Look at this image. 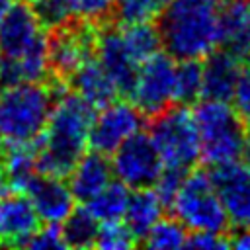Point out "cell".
<instances>
[{"instance_id": "1", "label": "cell", "mask_w": 250, "mask_h": 250, "mask_svg": "<svg viewBox=\"0 0 250 250\" xmlns=\"http://www.w3.org/2000/svg\"><path fill=\"white\" fill-rule=\"evenodd\" d=\"M96 107L78 94H62L53 102L47 123L35 139V168L39 174L66 178L88 146Z\"/></svg>"}, {"instance_id": "2", "label": "cell", "mask_w": 250, "mask_h": 250, "mask_svg": "<svg viewBox=\"0 0 250 250\" xmlns=\"http://www.w3.org/2000/svg\"><path fill=\"white\" fill-rule=\"evenodd\" d=\"M223 0H170L160 12V41L174 59H203L219 47Z\"/></svg>"}, {"instance_id": "3", "label": "cell", "mask_w": 250, "mask_h": 250, "mask_svg": "<svg viewBox=\"0 0 250 250\" xmlns=\"http://www.w3.org/2000/svg\"><path fill=\"white\" fill-rule=\"evenodd\" d=\"M53 102L49 84L41 80L0 88V137L6 143H35Z\"/></svg>"}, {"instance_id": "4", "label": "cell", "mask_w": 250, "mask_h": 250, "mask_svg": "<svg viewBox=\"0 0 250 250\" xmlns=\"http://www.w3.org/2000/svg\"><path fill=\"white\" fill-rule=\"evenodd\" d=\"M193 119L199 135V158L217 166L240 160L246 145V127L230 102H195Z\"/></svg>"}, {"instance_id": "5", "label": "cell", "mask_w": 250, "mask_h": 250, "mask_svg": "<svg viewBox=\"0 0 250 250\" xmlns=\"http://www.w3.org/2000/svg\"><path fill=\"white\" fill-rule=\"evenodd\" d=\"M148 137L162 166L189 172L199 160V135L189 105L166 107L152 115Z\"/></svg>"}, {"instance_id": "6", "label": "cell", "mask_w": 250, "mask_h": 250, "mask_svg": "<svg viewBox=\"0 0 250 250\" xmlns=\"http://www.w3.org/2000/svg\"><path fill=\"white\" fill-rule=\"evenodd\" d=\"M170 207L188 230L225 232L230 227L211 176L205 170H193L184 176Z\"/></svg>"}, {"instance_id": "7", "label": "cell", "mask_w": 250, "mask_h": 250, "mask_svg": "<svg viewBox=\"0 0 250 250\" xmlns=\"http://www.w3.org/2000/svg\"><path fill=\"white\" fill-rule=\"evenodd\" d=\"M176 59L168 53L156 51L139 64L135 82L131 86V104L145 115H156L172 104Z\"/></svg>"}, {"instance_id": "8", "label": "cell", "mask_w": 250, "mask_h": 250, "mask_svg": "<svg viewBox=\"0 0 250 250\" xmlns=\"http://www.w3.org/2000/svg\"><path fill=\"white\" fill-rule=\"evenodd\" d=\"M111 170L113 176L125 184L129 189L152 188L156 182L162 162L160 156L148 137V133L137 131L129 139H125L111 152Z\"/></svg>"}, {"instance_id": "9", "label": "cell", "mask_w": 250, "mask_h": 250, "mask_svg": "<svg viewBox=\"0 0 250 250\" xmlns=\"http://www.w3.org/2000/svg\"><path fill=\"white\" fill-rule=\"evenodd\" d=\"M51 31L47 35L49 66L57 76L68 78L86 59L94 57L98 31L92 21H84L82 25L66 23Z\"/></svg>"}, {"instance_id": "10", "label": "cell", "mask_w": 250, "mask_h": 250, "mask_svg": "<svg viewBox=\"0 0 250 250\" xmlns=\"http://www.w3.org/2000/svg\"><path fill=\"white\" fill-rule=\"evenodd\" d=\"M141 127H143V113L133 104L113 100L102 105L100 113H94L88 133V146L107 156L125 139L141 131Z\"/></svg>"}, {"instance_id": "11", "label": "cell", "mask_w": 250, "mask_h": 250, "mask_svg": "<svg viewBox=\"0 0 250 250\" xmlns=\"http://www.w3.org/2000/svg\"><path fill=\"white\" fill-rule=\"evenodd\" d=\"M211 182L219 193L229 225L250 229V164L232 160L211 166Z\"/></svg>"}, {"instance_id": "12", "label": "cell", "mask_w": 250, "mask_h": 250, "mask_svg": "<svg viewBox=\"0 0 250 250\" xmlns=\"http://www.w3.org/2000/svg\"><path fill=\"white\" fill-rule=\"evenodd\" d=\"M94 57L115 84L117 94L129 96L141 62L127 49L119 27H104L98 33Z\"/></svg>"}, {"instance_id": "13", "label": "cell", "mask_w": 250, "mask_h": 250, "mask_svg": "<svg viewBox=\"0 0 250 250\" xmlns=\"http://www.w3.org/2000/svg\"><path fill=\"white\" fill-rule=\"evenodd\" d=\"M41 227V219L21 191L0 197V246H25Z\"/></svg>"}, {"instance_id": "14", "label": "cell", "mask_w": 250, "mask_h": 250, "mask_svg": "<svg viewBox=\"0 0 250 250\" xmlns=\"http://www.w3.org/2000/svg\"><path fill=\"white\" fill-rule=\"evenodd\" d=\"M23 193L29 197L39 219L45 223L61 225L76 203L74 195L68 189V184H64L62 178H55L39 172L29 180Z\"/></svg>"}, {"instance_id": "15", "label": "cell", "mask_w": 250, "mask_h": 250, "mask_svg": "<svg viewBox=\"0 0 250 250\" xmlns=\"http://www.w3.org/2000/svg\"><path fill=\"white\" fill-rule=\"evenodd\" d=\"M41 33H45V27L39 23L33 6L25 0H14L0 23V55L18 59Z\"/></svg>"}, {"instance_id": "16", "label": "cell", "mask_w": 250, "mask_h": 250, "mask_svg": "<svg viewBox=\"0 0 250 250\" xmlns=\"http://www.w3.org/2000/svg\"><path fill=\"white\" fill-rule=\"evenodd\" d=\"M201 68H203L201 98L230 102L242 72L240 59L225 49H215L207 57H203Z\"/></svg>"}, {"instance_id": "17", "label": "cell", "mask_w": 250, "mask_h": 250, "mask_svg": "<svg viewBox=\"0 0 250 250\" xmlns=\"http://www.w3.org/2000/svg\"><path fill=\"white\" fill-rule=\"evenodd\" d=\"M219 47L242 59L250 53L248 0H223L219 10Z\"/></svg>"}, {"instance_id": "18", "label": "cell", "mask_w": 250, "mask_h": 250, "mask_svg": "<svg viewBox=\"0 0 250 250\" xmlns=\"http://www.w3.org/2000/svg\"><path fill=\"white\" fill-rule=\"evenodd\" d=\"M113 180L111 162L102 152L82 154L68 174V189L76 201L84 203L92 195H96L102 188H105Z\"/></svg>"}, {"instance_id": "19", "label": "cell", "mask_w": 250, "mask_h": 250, "mask_svg": "<svg viewBox=\"0 0 250 250\" xmlns=\"http://www.w3.org/2000/svg\"><path fill=\"white\" fill-rule=\"evenodd\" d=\"M70 86L74 92L86 100L92 107H102L113 100H117V88L107 76V72L102 68L96 57L86 59L70 76Z\"/></svg>"}, {"instance_id": "20", "label": "cell", "mask_w": 250, "mask_h": 250, "mask_svg": "<svg viewBox=\"0 0 250 250\" xmlns=\"http://www.w3.org/2000/svg\"><path fill=\"white\" fill-rule=\"evenodd\" d=\"M164 207L166 205L152 188H139L129 195L127 209L123 213V223L129 227L137 242L143 240L148 229L162 217Z\"/></svg>"}, {"instance_id": "21", "label": "cell", "mask_w": 250, "mask_h": 250, "mask_svg": "<svg viewBox=\"0 0 250 250\" xmlns=\"http://www.w3.org/2000/svg\"><path fill=\"white\" fill-rule=\"evenodd\" d=\"M2 168H4V174L8 178L10 189L23 193L29 180L37 174L33 143H6Z\"/></svg>"}, {"instance_id": "22", "label": "cell", "mask_w": 250, "mask_h": 250, "mask_svg": "<svg viewBox=\"0 0 250 250\" xmlns=\"http://www.w3.org/2000/svg\"><path fill=\"white\" fill-rule=\"evenodd\" d=\"M131 189L117 182H109L105 188H102L96 195H92L88 201H84V207L94 215V219L98 223H105V221H119L123 219V213L127 209V201H129Z\"/></svg>"}, {"instance_id": "23", "label": "cell", "mask_w": 250, "mask_h": 250, "mask_svg": "<svg viewBox=\"0 0 250 250\" xmlns=\"http://www.w3.org/2000/svg\"><path fill=\"white\" fill-rule=\"evenodd\" d=\"M203 86L201 59H180L174 70L172 102L178 105H191L199 102Z\"/></svg>"}, {"instance_id": "24", "label": "cell", "mask_w": 250, "mask_h": 250, "mask_svg": "<svg viewBox=\"0 0 250 250\" xmlns=\"http://www.w3.org/2000/svg\"><path fill=\"white\" fill-rule=\"evenodd\" d=\"M100 223L94 219V215L82 205L74 207L68 217L61 223V234L66 248H90L96 242Z\"/></svg>"}, {"instance_id": "25", "label": "cell", "mask_w": 250, "mask_h": 250, "mask_svg": "<svg viewBox=\"0 0 250 250\" xmlns=\"http://www.w3.org/2000/svg\"><path fill=\"white\" fill-rule=\"evenodd\" d=\"M123 41L131 55L143 62L156 51H160V31L152 25V21H141V23H121L119 25Z\"/></svg>"}, {"instance_id": "26", "label": "cell", "mask_w": 250, "mask_h": 250, "mask_svg": "<svg viewBox=\"0 0 250 250\" xmlns=\"http://www.w3.org/2000/svg\"><path fill=\"white\" fill-rule=\"evenodd\" d=\"M186 238H188V229L174 217L164 219L160 217L145 234L143 242L146 248L160 250V248H186Z\"/></svg>"}, {"instance_id": "27", "label": "cell", "mask_w": 250, "mask_h": 250, "mask_svg": "<svg viewBox=\"0 0 250 250\" xmlns=\"http://www.w3.org/2000/svg\"><path fill=\"white\" fill-rule=\"evenodd\" d=\"M170 0H113V10L119 23L152 21L160 16Z\"/></svg>"}, {"instance_id": "28", "label": "cell", "mask_w": 250, "mask_h": 250, "mask_svg": "<svg viewBox=\"0 0 250 250\" xmlns=\"http://www.w3.org/2000/svg\"><path fill=\"white\" fill-rule=\"evenodd\" d=\"M137 244V238L129 230V227L119 219V221H105L98 227L96 234V248L104 250H127Z\"/></svg>"}, {"instance_id": "29", "label": "cell", "mask_w": 250, "mask_h": 250, "mask_svg": "<svg viewBox=\"0 0 250 250\" xmlns=\"http://www.w3.org/2000/svg\"><path fill=\"white\" fill-rule=\"evenodd\" d=\"M33 12L45 29L66 25L74 18V8L70 0H37L33 4Z\"/></svg>"}, {"instance_id": "30", "label": "cell", "mask_w": 250, "mask_h": 250, "mask_svg": "<svg viewBox=\"0 0 250 250\" xmlns=\"http://www.w3.org/2000/svg\"><path fill=\"white\" fill-rule=\"evenodd\" d=\"M186 174H188V172H182V170H176V168H166V166H162V170H160L156 182L152 184V189L158 193V197L162 199L164 205L170 207V203H172L174 195L178 193L180 184H182V180H184Z\"/></svg>"}, {"instance_id": "31", "label": "cell", "mask_w": 250, "mask_h": 250, "mask_svg": "<svg viewBox=\"0 0 250 250\" xmlns=\"http://www.w3.org/2000/svg\"><path fill=\"white\" fill-rule=\"evenodd\" d=\"M230 102H234V109L240 115L246 131L250 133V70L248 68L240 72V78L236 82Z\"/></svg>"}, {"instance_id": "32", "label": "cell", "mask_w": 250, "mask_h": 250, "mask_svg": "<svg viewBox=\"0 0 250 250\" xmlns=\"http://www.w3.org/2000/svg\"><path fill=\"white\" fill-rule=\"evenodd\" d=\"M27 248H41V250H49V248H66L62 234H61V225L59 223H47L45 227H39L35 230V234L25 242Z\"/></svg>"}, {"instance_id": "33", "label": "cell", "mask_w": 250, "mask_h": 250, "mask_svg": "<svg viewBox=\"0 0 250 250\" xmlns=\"http://www.w3.org/2000/svg\"><path fill=\"white\" fill-rule=\"evenodd\" d=\"M188 248H199V250H225L230 248V238H225L223 232H211V230H191L186 238Z\"/></svg>"}, {"instance_id": "34", "label": "cell", "mask_w": 250, "mask_h": 250, "mask_svg": "<svg viewBox=\"0 0 250 250\" xmlns=\"http://www.w3.org/2000/svg\"><path fill=\"white\" fill-rule=\"evenodd\" d=\"M74 8V16L94 21L105 18L113 10V0H70Z\"/></svg>"}, {"instance_id": "35", "label": "cell", "mask_w": 250, "mask_h": 250, "mask_svg": "<svg viewBox=\"0 0 250 250\" xmlns=\"http://www.w3.org/2000/svg\"><path fill=\"white\" fill-rule=\"evenodd\" d=\"M230 246L240 248V250H250V229H242L236 236L230 238Z\"/></svg>"}, {"instance_id": "36", "label": "cell", "mask_w": 250, "mask_h": 250, "mask_svg": "<svg viewBox=\"0 0 250 250\" xmlns=\"http://www.w3.org/2000/svg\"><path fill=\"white\" fill-rule=\"evenodd\" d=\"M12 189H10V184H8V178H6V174H4V168H2V164H0V197H4L6 193H10Z\"/></svg>"}, {"instance_id": "37", "label": "cell", "mask_w": 250, "mask_h": 250, "mask_svg": "<svg viewBox=\"0 0 250 250\" xmlns=\"http://www.w3.org/2000/svg\"><path fill=\"white\" fill-rule=\"evenodd\" d=\"M12 4H14V0H0V23H2V20L8 14V10H10Z\"/></svg>"}, {"instance_id": "38", "label": "cell", "mask_w": 250, "mask_h": 250, "mask_svg": "<svg viewBox=\"0 0 250 250\" xmlns=\"http://www.w3.org/2000/svg\"><path fill=\"white\" fill-rule=\"evenodd\" d=\"M242 156L246 158V164H250V141L246 139V145H244V150H242Z\"/></svg>"}, {"instance_id": "39", "label": "cell", "mask_w": 250, "mask_h": 250, "mask_svg": "<svg viewBox=\"0 0 250 250\" xmlns=\"http://www.w3.org/2000/svg\"><path fill=\"white\" fill-rule=\"evenodd\" d=\"M4 152H6V141L0 137V164H2V158H4Z\"/></svg>"}, {"instance_id": "40", "label": "cell", "mask_w": 250, "mask_h": 250, "mask_svg": "<svg viewBox=\"0 0 250 250\" xmlns=\"http://www.w3.org/2000/svg\"><path fill=\"white\" fill-rule=\"evenodd\" d=\"M246 57H248V70H250V53H248Z\"/></svg>"}, {"instance_id": "41", "label": "cell", "mask_w": 250, "mask_h": 250, "mask_svg": "<svg viewBox=\"0 0 250 250\" xmlns=\"http://www.w3.org/2000/svg\"><path fill=\"white\" fill-rule=\"evenodd\" d=\"M25 2H29V4H35V2H37V0H25Z\"/></svg>"}, {"instance_id": "42", "label": "cell", "mask_w": 250, "mask_h": 250, "mask_svg": "<svg viewBox=\"0 0 250 250\" xmlns=\"http://www.w3.org/2000/svg\"><path fill=\"white\" fill-rule=\"evenodd\" d=\"M248 4H250V0H248Z\"/></svg>"}]
</instances>
